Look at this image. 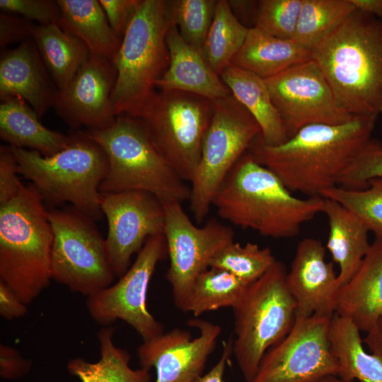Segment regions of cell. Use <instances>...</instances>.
<instances>
[{
  "instance_id": "36",
  "label": "cell",
  "mask_w": 382,
  "mask_h": 382,
  "mask_svg": "<svg viewBox=\"0 0 382 382\" xmlns=\"http://www.w3.org/2000/svg\"><path fill=\"white\" fill-rule=\"evenodd\" d=\"M321 197L341 204L361 219L376 237L382 238V178L370 180L361 190L336 186L323 192Z\"/></svg>"
},
{
  "instance_id": "24",
  "label": "cell",
  "mask_w": 382,
  "mask_h": 382,
  "mask_svg": "<svg viewBox=\"0 0 382 382\" xmlns=\"http://www.w3.org/2000/svg\"><path fill=\"white\" fill-rule=\"evenodd\" d=\"M0 137L8 146L35 151L45 156L60 151L72 140V136L45 127L34 110L20 97L1 101Z\"/></svg>"
},
{
  "instance_id": "25",
  "label": "cell",
  "mask_w": 382,
  "mask_h": 382,
  "mask_svg": "<svg viewBox=\"0 0 382 382\" xmlns=\"http://www.w3.org/2000/svg\"><path fill=\"white\" fill-rule=\"evenodd\" d=\"M219 76L231 93L255 120L266 144L277 146L289 139L265 79L232 64Z\"/></svg>"
},
{
  "instance_id": "31",
  "label": "cell",
  "mask_w": 382,
  "mask_h": 382,
  "mask_svg": "<svg viewBox=\"0 0 382 382\" xmlns=\"http://www.w3.org/2000/svg\"><path fill=\"white\" fill-rule=\"evenodd\" d=\"M248 285L225 270L209 267L195 279L183 312L197 317L221 308H233Z\"/></svg>"
},
{
  "instance_id": "28",
  "label": "cell",
  "mask_w": 382,
  "mask_h": 382,
  "mask_svg": "<svg viewBox=\"0 0 382 382\" xmlns=\"http://www.w3.org/2000/svg\"><path fill=\"white\" fill-rule=\"evenodd\" d=\"M330 339L340 365L339 377L349 382H382V358L366 352L360 330L350 320L335 313Z\"/></svg>"
},
{
  "instance_id": "18",
  "label": "cell",
  "mask_w": 382,
  "mask_h": 382,
  "mask_svg": "<svg viewBox=\"0 0 382 382\" xmlns=\"http://www.w3.org/2000/svg\"><path fill=\"white\" fill-rule=\"evenodd\" d=\"M115 81L112 62L90 53L69 84L59 91L53 108L73 128H106L116 119L111 103Z\"/></svg>"
},
{
  "instance_id": "45",
  "label": "cell",
  "mask_w": 382,
  "mask_h": 382,
  "mask_svg": "<svg viewBox=\"0 0 382 382\" xmlns=\"http://www.w3.org/2000/svg\"><path fill=\"white\" fill-rule=\"evenodd\" d=\"M233 337L224 342L220 358L215 365L200 378L199 382H226L224 373L230 357L233 355Z\"/></svg>"
},
{
  "instance_id": "8",
  "label": "cell",
  "mask_w": 382,
  "mask_h": 382,
  "mask_svg": "<svg viewBox=\"0 0 382 382\" xmlns=\"http://www.w3.org/2000/svg\"><path fill=\"white\" fill-rule=\"evenodd\" d=\"M284 265L277 261L261 277L249 284L232 308L233 355L246 382L255 376L266 352L291 330L296 303L286 285Z\"/></svg>"
},
{
  "instance_id": "20",
  "label": "cell",
  "mask_w": 382,
  "mask_h": 382,
  "mask_svg": "<svg viewBox=\"0 0 382 382\" xmlns=\"http://www.w3.org/2000/svg\"><path fill=\"white\" fill-rule=\"evenodd\" d=\"M59 89L33 39L1 52L0 98L23 99L40 120L53 107Z\"/></svg>"
},
{
  "instance_id": "15",
  "label": "cell",
  "mask_w": 382,
  "mask_h": 382,
  "mask_svg": "<svg viewBox=\"0 0 382 382\" xmlns=\"http://www.w3.org/2000/svg\"><path fill=\"white\" fill-rule=\"evenodd\" d=\"M265 81L289 139L306 125H340L354 116L340 106L313 59L294 65Z\"/></svg>"
},
{
  "instance_id": "40",
  "label": "cell",
  "mask_w": 382,
  "mask_h": 382,
  "mask_svg": "<svg viewBox=\"0 0 382 382\" xmlns=\"http://www.w3.org/2000/svg\"><path fill=\"white\" fill-rule=\"evenodd\" d=\"M17 159L9 146H0V204L16 197L24 184L18 177Z\"/></svg>"
},
{
  "instance_id": "22",
  "label": "cell",
  "mask_w": 382,
  "mask_h": 382,
  "mask_svg": "<svg viewBox=\"0 0 382 382\" xmlns=\"http://www.w3.org/2000/svg\"><path fill=\"white\" fill-rule=\"evenodd\" d=\"M335 314L366 332L382 316V238L376 237L357 272L341 286Z\"/></svg>"
},
{
  "instance_id": "32",
  "label": "cell",
  "mask_w": 382,
  "mask_h": 382,
  "mask_svg": "<svg viewBox=\"0 0 382 382\" xmlns=\"http://www.w3.org/2000/svg\"><path fill=\"white\" fill-rule=\"evenodd\" d=\"M248 30L233 13L228 1L217 0L203 47V56L218 75L231 64L242 47Z\"/></svg>"
},
{
  "instance_id": "37",
  "label": "cell",
  "mask_w": 382,
  "mask_h": 382,
  "mask_svg": "<svg viewBox=\"0 0 382 382\" xmlns=\"http://www.w3.org/2000/svg\"><path fill=\"white\" fill-rule=\"evenodd\" d=\"M302 0L258 1L253 27L281 39H294Z\"/></svg>"
},
{
  "instance_id": "43",
  "label": "cell",
  "mask_w": 382,
  "mask_h": 382,
  "mask_svg": "<svg viewBox=\"0 0 382 382\" xmlns=\"http://www.w3.org/2000/svg\"><path fill=\"white\" fill-rule=\"evenodd\" d=\"M31 366V360L25 359L16 349L9 345H0V375L3 378H20L29 372Z\"/></svg>"
},
{
  "instance_id": "29",
  "label": "cell",
  "mask_w": 382,
  "mask_h": 382,
  "mask_svg": "<svg viewBox=\"0 0 382 382\" xmlns=\"http://www.w3.org/2000/svg\"><path fill=\"white\" fill-rule=\"evenodd\" d=\"M114 331L110 325L101 328L97 333L100 359L95 362L81 357L72 359L67 364L69 374L81 382H149V370L133 369L128 352L114 344Z\"/></svg>"
},
{
  "instance_id": "21",
  "label": "cell",
  "mask_w": 382,
  "mask_h": 382,
  "mask_svg": "<svg viewBox=\"0 0 382 382\" xmlns=\"http://www.w3.org/2000/svg\"><path fill=\"white\" fill-rule=\"evenodd\" d=\"M166 39L169 65L156 87L193 93L213 101L231 94L204 56L183 39L175 25H169Z\"/></svg>"
},
{
  "instance_id": "44",
  "label": "cell",
  "mask_w": 382,
  "mask_h": 382,
  "mask_svg": "<svg viewBox=\"0 0 382 382\" xmlns=\"http://www.w3.org/2000/svg\"><path fill=\"white\" fill-rule=\"evenodd\" d=\"M17 294L5 283L0 281V315L11 320L25 315L28 308Z\"/></svg>"
},
{
  "instance_id": "7",
  "label": "cell",
  "mask_w": 382,
  "mask_h": 382,
  "mask_svg": "<svg viewBox=\"0 0 382 382\" xmlns=\"http://www.w3.org/2000/svg\"><path fill=\"white\" fill-rule=\"evenodd\" d=\"M19 173L30 180L43 199L54 204L70 202L82 214L101 217L100 185L108 167L102 148L85 132L72 136L70 144L50 156L11 146Z\"/></svg>"
},
{
  "instance_id": "26",
  "label": "cell",
  "mask_w": 382,
  "mask_h": 382,
  "mask_svg": "<svg viewBox=\"0 0 382 382\" xmlns=\"http://www.w3.org/2000/svg\"><path fill=\"white\" fill-rule=\"evenodd\" d=\"M311 59V52L294 39L278 38L253 27L231 64L265 80Z\"/></svg>"
},
{
  "instance_id": "10",
  "label": "cell",
  "mask_w": 382,
  "mask_h": 382,
  "mask_svg": "<svg viewBox=\"0 0 382 382\" xmlns=\"http://www.w3.org/2000/svg\"><path fill=\"white\" fill-rule=\"evenodd\" d=\"M214 103L200 159L190 182V209L197 223L206 218L221 184L261 134L255 120L232 94Z\"/></svg>"
},
{
  "instance_id": "14",
  "label": "cell",
  "mask_w": 382,
  "mask_h": 382,
  "mask_svg": "<svg viewBox=\"0 0 382 382\" xmlns=\"http://www.w3.org/2000/svg\"><path fill=\"white\" fill-rule=\"evenodd\" d=\"M166 255L164 234L150 237L117 282L88 296L87 311L93 320L105 326L122 320L132 327L143 341L163 333V325L147 308L146 296L156 265Z\"/></svg>"
},
{
  "instance_id": "46",
  "label": "cell",
  "mask_w": 382,
  "mask_h": 382,
  "mask_svg": "<svg viewBox=\"0 0 382 382\" xmlns=\"http://www.w3.org/2000/svg\"><path fill=\"white\" fill-rule=\"evenodd\" d=\"M366 333L364 342L371 352L382 358V316Z\"/></svg>"
},
{
  "instance_id": "12",
  "label": "cell",
  "mask_w": 382,
  "mask_h": 382,
  "mask_svg": "<svg viewBox=\"0 0 382 382\" xmlns=\"http://www.w3.org/2000/svg\"><path fill=\"white\" fill-rule=\"evenodd\" d=\"M332 316H297L289 333L264 354L249 382H318L338 376L330 339Z\"/></svg>"
},
{
  "instance_id": "9",
  "label": "cell",
  "mask_w": 382,
  "mask_h": 382,
  "mask_svg": "<svg viewBox=\"0 0 382 382\" xmlns=\"http://www.w3.org/2000/svg\"><path fill=\"white\" fill-rule=\"evenodd\" d=\"M214 105L198 95L159 89L139 118L157 151L185 182L192 181L199 163Z\"/></svg>"
},
{
  "instance_id": "47",
  "label": "cell",
  "mask_w": 382,
  "mask_h": 382,
  "mask_svg": "<svg viewBox=\"0 0 382 382\" xmlns=\"http://www.w3.org/2000/svg\"><path fill=\"white\" fill-rule=\"evenodd\" d=\"M354 8L382 20V0H351Z\"/></svg>"
},
{
  "instance_id": "17",
  "label": "cell",
  "mask_w": 382,
  "mask_h": 382,
  "mask_svg": "<svg viewBox=\"0 0 382 382\" xmlns=\"http://www.w3.org/2000/svg\"><path fill=\"white\" fill-rule=\"evenodd\" d=\"M190 326L199 330L193 337L188 330L175 328L149 340L137 350L141 367L154 368V382H199L207 361L214 351L221 328L210 321L192 318Z\"/></svg>"
},
{
  "instance_id": "34",
  "label": "cell",
  "mask_w": 382,
  "mask_h": 382,
  "mask_svg": "<svg viewBox=\"0 0 382 382\" xmlns=\"http://www.w3.org/2000/svg\"><path fill=\"white\" fill-rule=\"evenodd\" d=\"M217 0L166 1L165 15L183 39L203 55V47L214 16Z\"/></svg>"
},
{
  "instance_id": "48",
  "label": "cell",
  "mask_w": 382,
  "mask_h": 382,
  "mask_svg": "<svg viewBox=\"0 0 382 382\" xmlns=\"http://www.w3.org/2000/svg\"><path fill=\"white\" fill-rule=\"evenodd\" d=\"M318 382H349L347 381L338 376H326Z\"/></svg>"
},
{
  "instance_id": "3",
  "label": "cell",
  "mask_w": 382,
  "mask_h": 382,
  "mask_svg": "<svg viewBox=\"0 0 382 382\" xmlns=\"http://www.w3.org/2000/svg\"><path fill=\"white\" fill-rule=\"evenodd\" d=\"M311 54L342 108L382 114V20L355 9Z\"/></svg>"
},
{
  "instance_id": "35",
  "label": "cell",
  "mask_w": 382,
  "mask_h": 382,
  "mask_svg": "<svg viewBox=\"0 0 382 382\" xmlns=\"http://www.w3.org/2000/svg\"><path fill=\"white\" fill-rule=\"evenodd\" d=\"M277 261L270 248L233 241L212 260L209 267L225 270L249 284L265 274Z\"/></svg>"
},
{
  "instance_id": "19",
  "label": "cell",
  "mask_w": 382,
  "mask_h": 382,
  "mask_svg": "<svg viewBox=\"0 0 382 382\" xmlns=\"http://www.w3.org/2000/svg\"><path fill=\"white\" fill-rule=\"evenodd\" d=\"M320 241L306 238L298 245L286 285L296 303V316H333L341 288L332 262L325 261Z\"/></svg>"
},
{
  "instance_id": "1",
  "label": "cell",
  "mask_w": 382,
  "mask_h": 382,
  "mask_svg": "<svg viewBox=\"0 0 382 382\" xmlns=\"http://www.w3.org/2000/svg\"><path fill=\"white\" fill-rule=\"evenodd\" d=\"M378 117L354 115L340 125H308L277 146L266 144L260 134L247 152L291 192L321 197L339 185L344 172L370 141Z\"/></svg>"
},
{
  "instance_id": "13",
  "label": "cell",
  "mask_w": 382,
  "mask_h": 382,
  "mask_svg": "<svg viewBox=\"0 0 382 382\" xmlns=\"http://www.w3.org/2000/svg\"><path fill=\"white\" fill-rule=\"evenodd\" d=\"M163 205V234L170 260L166 279L171 286L175 306L183 311L195 279L234 241V232L216 219H210L200 227L195 225L181 203Z\"/></svg>"
},
{
  "instance_id": "11",
  "label": "cell",
  "mask_w": 382,
  "mask_h": 382,
  "mask_svg": "<svg viewBox=\"0 0 382 382\" xmlns=\"http://www.w3.org/2000/svg\"><path fill=\"white\" fill-rule=\"evenodd\" d=\"M52 233V279L89 296L115 277L105 246L92 219L77 210H47Z\"/></svg>"
},
{
  "instance_id": "42",
  "label": "cell",
  "mask_w": 382,
  "mask_h": 382,
  "mask_svg": "<svg viewBox=\"0 0 382 382\" xmlns=\"http://www.w3.org/2000/svg\"><path fill=\"white\" fill-rule=\"evenodd\" d=\"M37 25L16 14L1 12L0 14V47L5 48L15 42L33 39Z\"/></svg>"
},
{
  "instance_id": "23",
  "label": "cell",
  "mask_w": 382,
  "mask_h": 382,
  "mask_svg": "<svg viewBox=\"0 0 382 382\" xmlns=\"http://www.w3.org/2000/svg\"><path fill=\"white\" fill-rule=\"evenodd\" d=\"M323 199L322 213L329 224L326 248L339 266L342 286L354 275L370 249L369 231L350 210L335 200Z\"/></svg>"
},
{
  "instance_id": "4",
  "label": "cell",
  "mask_w": 382,
  "mask_h": 382,
  "mask_svg": "<svg viewBox=\"0 0 382 382\" xmlns=\"http://www.w3.org/2000/svg\"><path fill=\"white\" fill-rule=\"evenodd\" d=\"M52 243L47 210L33 184L0 204V281L26 305L52 279Z\"/></svg>"
},
{
  "instance_id": "41",
  "label": "cell",
  "mask_w": 382,
  "mask_h": 382,
  "mask_svg": "<svg viewBox=\"0 0 382 382\" xmlns=\"http://www.w3.org/2000/svg\"><path fill=\"white\" fill-rule=\"evenodd\" d=\"M141 0H99L110 26L122 41Z\"/></svg>"
},
{
  "instance_id": "39",
  "label": "cell",
  "mask_w": 382,
  "mask_h": 382,
  "mask_svg": "<svg viewBox=\"0 0 382 382\" xmlns=\"http://www.w3.org/2000/svg\"><path fill=\"white\" fill-rule=\"evenodd\" d=\"M0 9L39 25L59 24L60 19L57 1L53 0H0Z\"/></svg>"
},
{
  "instance_id": "5",
  "label": "cell",
  "mask_w": 382,
  "mask_h": 382,
  "mask_svg": "<svg viewBox=\"0 0 382 382\" xmlns=\"http://www.w3.org/2000/svg\"><path fill=\"white\" fill-rule=\"evenodd\" d=\"M85 134L108 159L101 195L142 191L163 204L189 201L190 187L157 151L139 119L119 115L109 127Z\"/></svg>"
},
{
  "instance_id": "38",
  "label": "cell",
  "mask_w": 382,
  "mask_h": 382,
  "mask_svg": "<svg viewBox=\"0 0 382 382\" xmlns=\"http://www.w3.org/2000/svg\"><path fill=\"white\" fill-rule=\"evenodd\" d=\"M376 178H382V144L371 139L344 172L338 186L361 190Z\"/></svg>"
},
{
  "instance_id": "6",
  "label": "cell",
  "mask_w": 382,
  "mask_h": 382,
  "mask_svg": "<svg viewBox=\"0 0 382 382\" xmlns=\"http://www.w3.org/2000/svg\"><path fill=\"white\" fill-rule=\"evenodd\" d=\"M165 0H141L112 61L116 81L111 96L115 115L139 119L156 94L169 65Z\"/></svg>"
},
{
  "instance_id": "33",
  "label": "cell",
  "mask_w": 382,
  "mask_h": 382,
  "mask_svg": "<svg viewBox=\"0 0 382 382\" xmlns=\"http://www.w3.org/2000/svg\"><path fill=\"white\" fill-rule=\"evenodd\" d=\"M355 9L351 0H302L294 39L311 52Z\"/></svg>"
},
{
  "instance_id": "30",
  "label": "cell",
  "mask_w": 382,
  "mask_h": 382,
  "mask_svg": "<svg viewBox=\"0 0 382 382\" xmlns=\"http://www.w3.org/2000/svg\"><path fill=\"white\" fill-rule=\"evenodd\" d=\"M33 40L59 91L69 84L90 54L79 38L57 23L37 25Z\"/></svg>"
},
{
  "instance_id": "2",
  "label": "cell",
  "mask_w": 382,
  "mask_h": 382,
  "mask_svg": "<svg viewBox=\"0 0 382 382\" xmlns=\"http://www.w3.org/2000/svg\"><path fill=\"white\" fill-rule=\"evenodd\" d=\"M321 197H296L270 169L246 152L216 191L218 215L234 226L273 238L295 237L322 212Z\"/></svg>"
},
{
  "instance_id": "16",
  "label": "cell",
  "mask_w": 382,
  "mask_h": 382,
  "mask_svg": "<svg viewBox=\"0 0 382 382\" xmlns=\"http://www.w3.org/2000/svg\"><path fill=\"white\" fill-rule=\"evenodd\" d=\"M101 209L108 221L105 240L108 259L117 277L130 267L151 236L162 234L165 226L163 204L154 195L142 191H125L102 195Z\"/></svg>"
},
{
  "instance_id": "27",
  "label": "cell",
  "mask_w": 382,
  "mask_h": 382,
  "mask_svg": "<svg viewBox=\"0 0 382 382\" xmlns=\"http://www.w3.org/2000/svg\"><path fill=\"white\" fill-rule=\"evenodd\" d=\"M59 25L79 38L91 54L113 61L121 44L98 0H57Z\"/></svg>"
}]
</instances>
